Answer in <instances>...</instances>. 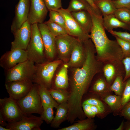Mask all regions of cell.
<instances>
[{"label":"cell","instance_id":"ba28073f","mask_svg":"<svg viewBox=\"0 0 130 130\" xmlns=\"http://www.w3.org/2000/svg\"><path fill=\"white\" fill-rule=\"evenodd\" d=\"M57 11L63 17L68 34L82 42L90 39V34L79 25L67 9L61 8Z\"/></svg>","mask_w":130,"mask_h":130},{"label":"cell","instance_id":"7dc6e473","mask_svg":"<svg viewBox=\"0 0 130 130\" xmlns=\"http://www.w3.org/2000/svg\"><path fill=\"white\" fill-rule=\"evenodd\" d=\"M94 2L95 1H98V0H93Z\"/></svg>","mask_w":130,"mask_h":130},{"label":"cell","instance_id":"f6af8a7d","mask_svg":"<svg viewBox=\"0 0 130 130\" xmlns=\"http://www.w3.org/2000/svg\"><path fill=\"white\" fill-rule=\"evenodd\" d=\"M124 122L123 120L121 123L119 127L115 130H124Z\"/></svg>","mask_w":130,"mask_h":130},{"label":"cell","instance_id":"c3c4849f","mask_svg":"<svg viewBox=\"0 0 130 130\" xmlns=\"http://www.w3.org/2000/svg\"></svg>","mask_w":130,"mask_h":130},{"label":"cell","instance_id":"bcb514c9","mask_svg":"<svg viewBox=\"0 0 130 130\" xmlns=\"http://www.w3.org/2000/svg\"><path fill=\"white\" fill-rule=\"evenodd\" d=\"M0 130H11L9 129L8 128L6 127H4L0 125Z\"/></svg>","mask_w":130,"mask_h":130},{"label":"cell","instance_id":"7bdbcfd3","mask_svg":"<svg viewBox=\"0 0 130 130\" xmlns=\"http://www.w3.org/2000/svg\"><path fill=\"white\" fill-rule=\"evenodd\" d=\"M6 121L2 114L0 113V125L3 127H6L7 124L6 123Z\"/></svg>","mask_w":130,"mask_h":130},{"label":"cell","instance_id":"8d00e7d4","mask_svg":"<svg viewBox=\"0 0 130 130\" xmlns=\"http://www.w3.org/2000/svg\"><path fill=\"white\" fill-rule=\"evenodd\" d=\"M49 11L57 10L62 8L61 0H43Z\"/></svg>","mask_w":130,"mask_h":130},{"label":"cell","instance_id":"d4e9b609","mask_svg":"<svg viewBox=\"0 0 130 130\" xmlns=\"http://www.w3.org/2000/svg\"><path fill=\"white\" fill-rule=\"evenodd\" d=\"M38 85L43 109L51 105L56 108L58 104L53 98L49 90L44 86Z\"/></svg>","mask_w":130,"mask_h":130},{"label":"cell","instance_id":"4fadbf2b","mask_svg":"<svg viewBox=\"0 0 130 130\" xmlns=\"http://www.w3.org/2000/svg\"><path fill=\"white\" fill-rule=\"evenodd\" d=\"M43 122L40 116L24 115L18 121L8 123L6 127L11 130H40V127Z\"/></svg>","mask_w":130,"mask_h":130},{"label":"cell","instance_id":"7402d4cb","mask_svg":"<svg viewBox=\"0 0 130 130\" xmlns=\"http://www.w3.org/2000/svg\"><path fill=\"white\" fill-rule=\"evenodd\" d=\"M53 120L51 123V127L58 128L60 124L67 118L68 107L67 102L58 104Z\"/></svg>","mask_w":130,"mask_h":130},{"label":"cell","instance_id":"e575fe53","mask_svg":"<svg viewBox=\"0 0 130 130\" xmlns=\"http://www.w3.org/2000/svg\"><path fill=\"white\" fill-rule=\"evenodd\" d=\"M121 47L124 58L130 56V43L113 35Z\"/></svg>","mask_w":130,"mask_h":130},{"label":"cell","instance_id":"4dcf8cb0","mask_svg":"<svg viewBox=\"0 0 130 130\" xmlns=\"http://www.w3.org/2000/svg\"><path fill=\"white\" fill-rule=\"evenodd\" d=\"M44 23L50 32L56 37L60 35L68 34L66 29L57 23L49 20Z\"/></svg>","mask_w":130,"mask_h":130},{"label":"cell","instance_id":"e0dca14e","mask_svg":"<svg viewBox=\"0 0 130 130\" xmlns=\"http://www.w3.org/2000/svg\"><path fill=\"white\" fill-rule=\"evenodd\" d=\"M30 6L29 0H19L15 7V15L11 26L12 33L27 20Z\"/></svg>","mask_w":130,"mask_h":130},{"label":"cell","instance_id":"4316f807","mask_svg":"<svg viewBox=\"0 0 130 130\" xmlns=\"http://www.w3.org/2000/svg\"><path fill=\"white\" fill-rule=\"evenodd\" d=\"M94 2L103 16L114 14L117 9L111 0H100Z\"/></svg>","mask_w":130,"mask_h":130},{"label":"cell","instance_id":"30bf717a","mask_svg":"<svg viewBox=\"0 0 130 130\" xmlns=\"http://www.w3.org/2000/svg\"><path fill=\"white\" fill-rule=\"evenodd\" d=\"M28 59L26 50L20 49H11L1 56L0 65L5 70H7Z\"/></svg>","mask_w":130,"mask_h":130},{"label":"cell","instance_id":"3957f363","mask_svg":"<svg viewBox=\"0 0 130 130\" xmlns=\"http://www.w3.org/2000/svg\"><path fill=\"white\" fill-rule=\"evenodd\" d=\"M26 50L28 59L35 64H40L46 62V58L41 35L38 24L31 25V39Z\"/></svg>","mask_w":130,"mask_h":130},{"label":"cell","instance_id":"484cf974","mask_svg":"<svg viewBox=\"0 0 130 130\" xmlns=\"http://www.w3.org/2000/svg\"><path fill=\"white\" fill-rule=\"evenodd\" d=\"M97 127L93 118H88L81 120L77 122L68 127L60 129L59 130H92Z\"/></svg>","mask_w":130,"mask_h":130},{"label":"cell","instance_id":"44dd1931","mask_svg":"<svg viewBox=\"0 0 130 130\" xmlns=\"http://www.w3.org/2000/svg\"><path fill=\"white\" fill-rule=\"evenodd\" d=\"M103 16L104 27L105 29L107 31L119 28L130 31V25L120 21L113 14Z\"/></svg>","mask_w":130,"mask_h":130},{"label":"cell","instance_id":"ab89813d","mask_svg":"<svg viewBox=\"0 0 130 130\" xmlns=\"http://www.w3.org/2000/svg\"><path fill=\"white\" fill-rule=\"evenodd\" d=\"M122 62L125 71V74L124 78V81L125 82L130 77V56L124 58Z\"/></svg>","mask_w":130,"mask_h":130},{"label":"cell","instance_id":"f546056e","mask_svg":"<svg viewBox=\"0 0 130 130\" xmlns=\"http://www.w3.org/2000/svg\"><path fill=\"white\" fill-rule=\"evenodd\" d=\"M124 78L122 76L117 77L110 86L111 90L116 95H122L126 84L125 81H124Z\"/></svg>","mask_w":130,"mask_h":130},{"label":"cell","instance_id":"603a6c76","mask_svg":"<svg viewBox=\"0 0 130 130\" xmlns=\"http://www.w3.org/2000/svg\"><path fill=\"white\" fill-rule=\"evenodd\" d=\"M67 64H64L57 74L54 81V87L52 89H65L68 85Z\"/></svg>","mask_w":130,"mask_h":130},{"label":"cell","instance_id":"f35d334b","mask_svg":"<svg viewBox=\"0 0 130 130\" xmlns=\"http://www.w3.org/2000/svg\"><path fill=\"white\" fill-rule=\"evenodd\" d=\"M119 115L130 120V101L126 104L121 109Z\"/></svg>","mask_w":130,"mask_h":130},{"label":"cell","instance_id":"6da1fadb","mask_svg":"<svg viewBox=\"0 0 130 130\" xmlns=\"http://www.w3.org/2000/svg\"><path fill=\"white\" fill-rule=\"evenodd\" d=\"M86 54L85 60L80 67L74 68L71 84L69 95L72 99H82L95 76L102 72L103 62L97 58L94 45L91 39L83 42Z\"/></svg>","mask_w":130,"mask_h":130},{"label":"cell","instance_id":"836d02e7","mask_svg":"<svg viewBox=\"0 0 130 130\" xmlns=\"http://www.w3.org/2000/svg\"><path fill=\"white\" fill-rule=\"evenodd\" d=\"M52 106H50L43 109L42 114L40 115L42 120L47 124L51 123L54 118L53 108Z\"/></svg>","mask_w":130,"mask_h":130},{"label":"cell","instance_id":"60d3db41","mask_svg":"<svg viewBox=\"0 0 130 130\" xmlns=\"http://www.w3.org/2000/svg\"><path fill=\"white\" fill-rule=\"evenodd\" d=\"M116 9L126 8L130 9V0H112Z\"/></svg>","mask_w":130,"mask_h":130},{"label":"cell","instance_id":"9a60e30c","mask_svg":"<svg viewBox=\"0 0 130 130\" xmlns=\"http://www.w3.org/2000/svg\"><path fill=\"white\" fill-rule=\"evenodd\" d=\"M102 72L107 81L110 86L118 76L124 77L125 71L121 61H108L103 63Z\"/></svg>","mask_w":130,"mask_h":130},{"label":"cell","instance_id":"7a4b0ae2","mask_svg":"<svg viewBox=\"0 0 130 130\" xmlns=\"http://www.w3.org/2000/svg\"><path fill=\"white\" fill-rule=\"evenodd\" d=\"M87 10L92 21L90 38L95 46L98 60L103 63L108 61H122L124 58L121 49L116 40H110L107 36L102 14L96 12L91 6Z\"/></svg>","mask_w":130,"mask_h":130},{"label":"cell","instance_id":"cb8c5ba5","mask_svg":"<svg viewBox=\"0 0 130 130\" xmlns=\"http://www.w3.org/2000/svg\"><path fill=\"white\" fill-rule=\"evenodd\" d=\"M102 99L109 107L114 116L119 115L121 109L122 96L111 94Z\"/></svg>","mask_w":130,"mask_h":130},{"label":"cell","instance_id":"7c38bea8","mask_svg":"<svg viewBox=\"0 0 130 130\" xmlns=\"http://www.w3.org/2000/svg\"><path fill=\"white\" fill-rule=\"evenodd\" d=\"M14 40L11 43V49H20L26 50L31 35V25L27 20L13 33Z\"/></svg>","mask_w":130,"mask_h":130},{"label":"cell","instance_id":"74e56055","mask_svg":"<svg viewBox=\"0 0 130 130\" xmlns=\"http://www.w3.org/2000/svg\"><path fill=\"white\" fill-rule=\"evenodd\" d=\"M113 36L115 35L119 38L130 43V33L125 32L117 31L111 30L108 31Z\"/></svg>","mask_w":130,"mask_h":130},{"label":"cell","instance_id":"83f0119b","mask_svg":"<svg viewBox=\"0 0 130 130\" xmlns=\"http://www.w3.org/2000/svg\"><path fill=\"white\" fill-rule=\"evenodd\" d=\"M48 90L53 98L58 104L67 101L69 93L64 89L51 88Z\"/></svg>","mask_w":130,"mask_h":130},{"label":"cell","instance_id":"9c48e42d","mask_svg":"<svg viewBox=\"0 0 130 130\" xmlns=\"http://www.w3.org/2000/svg\"><path fill=\"white\" fill-rule=\"evenodd\" d=\"M31 80H23L5 83V86L10 97L17 100L23 98L29 92L33 84Z\"/></svg>","mask_w":130,"mask_h":130},{"label":"cell","instance_id":"2e32d148","mask_svg":"<svg viewBox=\"0 0 130 130\" xmlns=\"http://www.w3.org/2000/svg\"><path fill=\"white\" fill-rule=\"evenodd\" d=\"M30 1L27 20L31 25L43 23L48 12L43 0H30Z\"/></svg>","mask_w":130,"mask_h":130},{"label":"cell","instance_id":"d6a6232c","mask_svg":"<svg viewBox=\"0 0 130 130\" xmlns=\"http://www.w3.org/2000/svg\"><path fill=\"white\" fill-rule=\"evenodd\" d=\"M49 12V20L59 25L66 30L65 20L62 15L57 11L50 10Z\"/></svg>","mask_w":130,"mask_h":130},{"label":"cell","instance_id":"277c9868","mask_svg":"<svg viewBox=\"0 0 130 130\" xmlns=\"http://www.w3.org/2000/svg\"><path fill=\"white\" fill-rule=\"evenodd\" d=\"M60 60L35 64V69L32 81L34 83L42 85L48 89L51 88L53 78Z\"/></svg>","mask_w":130,"mask_h":130},{"label":"cell","instance_id":"5bb4252c","mask_svg":"<svg viewBox=\"0 0 130 130\" xmlns=\"http://www.w3.org/2000/svg\"><path fill=\"white\" fill-rule=\"evenodd\" d=\"M38 25L42 37L46 58L52 60L54 58L57 51L56 37L50 32L44 22L38 24Z\"/></svg>","mask_w":130,"mask_h":130},{"label":"cell","instance_id":"ac0fdd59","mask_svg":"<svg viewBox=\"0 0 130 130\" xmlns=\"http://www.w3.org/2000/svg\"><path fill=\"white\" fill-rule=\"evenodd\" d=\"M86 54L83 42L78 39L67 64L69 66L74 68L81 67L86 58Z\"/></svg>","mask_w":130,"mask_h":130},{"label":"cell","instance_id":"ffe728a7","mask_svg":"<svg viewBox=\"0 0 130 130\" xmlns=\"http://www.w3.org/2000/svg\"><path fill=\"white\" fill-rule=\"evenodd\" d=\"M71 13L80 27L88 33H90L92 27V21L88 11L83 10Z\"/></svg>","mask_w":130,"mask_h":130},{"label":"cell","instance_id":"8fae6325","mask_svg":"<svg viewBox=\"0 0 130 130\" xmlns=\"http://www.w3.org/2000/svg\"><path fill=\"white\" fill-rule=\"evenodd\" d=\"M78 40V39L69 34L56 37V51L61 59L65 62H68Z\"/></svg>","mask_w":130,"mask_h":130},{"label":"cell","instance_id":"f1b7e54d","mask_svg":"<svg viewBox=\"0 0 130 130\" xmlns=\"http://www.w3.org/2000/svg\"><path fill=\"white\" fill-rule=\"evenodd\" d=\"M91 6L84 0H71L67 9L70 12H75L80 11L87 10Z\"/></svg>","mask_w":130,"mask_h":130},{"label":"cell","instance_id":"5b68a950","mask_svg":"<svg viewBox=\"0 0 130 130\" xmlns=\"http://www.w3.org/2000/svg\"><path fill=\"white\" fill-rule=\"evenodd\" d=\"M16 101L24 115L29 116L33 113L41 115L43 112V109L36 84L34 83L31 89L26 95Z\"/></svg>","mask_w":130,"mask_h":130},{"label":"cell","instance_id":"d6986e66","mask_svg":"<svg viewBox=\"0 0 130 130\" xmlns=\"http://www.w3.org/2000/svg\"><path fill=\"white\" fill-rule=\"evenodd\" d=\"M99 73L93 83L90 92L102 98L112 94L110 85L107 81L103 73Z\"/></svg>","mask_w":130,"mask_h":130},{"label":"cell","instance_id":"b9f144b4","mask_svg":"<svg viewBox=\"0 0 130 130\" xmlns=\"http://www.w3.org/2000/svg\"><path fill=\"white\" fill-rule=\"evenodd\" d=\"M86 1L96 12L100 13H102L100 11L97 7L93 0H84Z\"/></svg>","mask_w":130,"mask_h":130},{"label":"cell","instance_id":"d590c367","mask_svg":"<svg viewBox=\"0 0 130 130\" xmlns=\"http://www.w3.org/2000/svg\"><path fill=\"white\" fill-rule=\"evenodd\" d=\"M125 81V87L122 96L121 109L126 104L130 101V77Z\"/></svg>","mask_w":130,"mask_h":130},{"label":"cell","instance_id":"ee69618b","mask_svg":"<svg viewBox=\"0 0 130 130\" xmlns=\"http://www.w3.org/2000/svg\"><path fill=\"white\" fill-rule=\"evenodd\" d=\"M124 130H130V120L124 122Z\"/></svg>","mask_w":130,"mask_h":130},{"label":"cell","instance_id":"52a82bcc","mask_svg":"<svg viewBox=\"0 0 130 130\" xmlns=\"http://www.w3.org/2000/svg\"><path fill=\"white\" fill-rule=\"evenodd\" d=\"M0 113L8 123L20 120L24 115L16 101L11 97L0 99Z\"/></svg>","mask_w":130,"mask_h":130},{"label":"cell","instance_id":"1f68e13d","mask_svg":"<svg viewBox=\"0 0 130 130\" xmlns=\"http://www.w3.org/2000/svg\"><path fill=\"white\" fill-rule=\"evenodd\" d=\"M113 14L120 21L130 25V9H117Z\"/></svg>","mask_w":130,"mask_h":130},{"label":"cell","instance_id":"8992f818","mask_svg":"<svg viewBox=\"0 0 130 130\" xmlns=\"http://www.w3.org/2000/svg\"><path fill=\"white\" fill-rule=\"evenodd\" d=\"M35 69V64L28 59L12 68L5 70V83L23 80H32Z\"/></svg>","mask_w":130,"mask_h":130}]
</instances>
